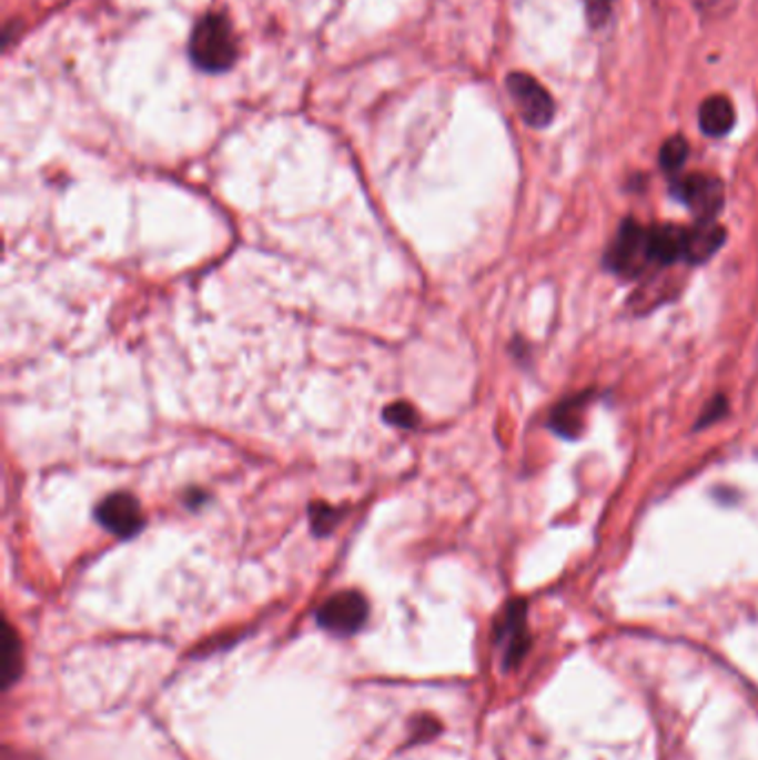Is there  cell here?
Wrapping results in <instances>:
<instances>
[{
	"mask_svg": "<svg viewBox=\"0 0 758 760\" xmlns=\"http://www.w3.org/2000/svg\"><path fill=\"white\" fill-rule=\"evenodd\" d=\"M507 92L527 125L547 128L554 121V99L536 79L514 72L507 77Z\"/></svg>",
	"mask_w": 758,
	"mask_h": 760,
	"instance_id": "3",
	"label": "cell"
},
{
	"mask_svg": "<svg viewBox=\"0 0 758 760\" xmlns=\"http://www.w3.org/2000/svg\"><path fill=\"white\" fill-rule=\"evenodd\" d=\"M725 243V230L714 221H696L685 227V261L703 263L711 259Z\"/></svg>",
	"mask_w": 758,
	"mask_h": 760,
	"instance_id": "8",
	"label": "cell"
},
{
	"mask_svg": "<svg viewBox=\"0 0 758 760\" xmlns=\"http://www.w3.org/2000/svg\"><path fill=\"white\" fill-rule=\"evenodd\" d=\"M97 520L119 538H132L145 525L141 503L125 492L108 496L97 509Z\"/></svg>",
	"mask_w": 758,
	"mask_h": 760,
	"instance_id": "6",
	"label": "cell"
},
{
	"mask_svg": "<svg viewBox=\"0 0 758 760\" xmlns=\"http://www.w3.org/2000/svg\"><path fill=\"white\" fill-rule=\"evenodd\" d=\"M651 252L654 261L660 265H674L676 261H685V227H651Z\"/></svg>",
	"mask_w": 758,
	"mask_h": 760,
	"instance_id": "10",
	"label": "cell"
},
{
	"mask_svg": "<svg viewBox=\"0 0 758 760\" xmlns=\"http://www.w3.org/2000/svg\"><path fill=\"white\" fill-rule=\"evenodd\" d=\"M190 57L203 72H225L236 63L239 45L230 21L223 14H205L190 39Z\"/></svg>",
	"mask_w": 758,
	"mask_h": 760,
	"instance_id": "1",
	"label": "cell"
},
{
	"mask_svg": "<svg viewBox=\"0 0 758 760\" xmlns=\"http://www.w3.org/2000/svg\"><path fill=\"white\" fill-rule=\"evenodd\" d=\"M607 263L620 276L643 274L651 263H656L651 252V230L636 221H625L607 252Z\"/></svg>",
	"mask_w": 758,
	"mask_h": 760,
	"instance_id": "2",
	"label": "cell"
},
{
	"mask_svg": "<svg viewBox=\"0 0 758 760\" xmlns=\"http://www.w3.org/2000/svg\"><path fill=\"white\" fill-rule=\"evenodd\" d=\"M687 154H689L687 141L683 136H674V139L665 141V145L660 148V156H658L660 168L665 172H678L685 165Z\"/></svg>",
	"mask_w": 758,
	"mask_h": 760,
	"instance_id": "13",
	"label": "cell"
},
{
	"mask_svg": "<svg viewBox=\"0 0 758 760\" xmlns=\"http://www.w3.org/2000/svg\"><path fill=\"white\" fill-rule=\"evenodd\" d=\"M385 418L398 427H414L416 425V412L407 403H396V405L387 407Z\"/></svg>",
	"mask_w": 758,
	"mask_h": 760,
	"instance_id": "15",
	"label": "cell"
},
{
	"mask_svg": "<svg viewBox=\"0 0 758 760\" xmlns=\"http://www.w3.org/2000/svg\"><path fill=\"white\" fill-rule=\"evenodd\" d=\"M671 192L691 210L698 221H714L725 201L722 183L707 174H689L678 179L674 181Z\"/></svg>",
	"mask_w": 758,
	"mask_h": 760,
	"instance_id": "5",
	"label": "cell"
},
{
	"mask_svg": "<svg viewBox=\"0 0 758 760\" xmlns=\"http://www.w3.org/2000/svg\"><path fill=\"white\" fill-rule=\"evenodd\" d=\"M612 6H614V0H585V8H587V14H589V21H592L594 26H600L603 21H607Z\"/></svg>",
	"mask_w": 758,
	"mask_h": 760,
	"instance_id": "17",
	"label": "cell"
},
{
	"mask_svg": "<svg viewBox=\"0 0 758 760\" xmlns=\"http://www.w3.org/2000/svg\"><path fill=\"white\" fill-rule=\"evenodd\" d=\"M336 520H338V511L327 505H316L312 509V525L316 534H327L336 525Z\"/></svg>",
	"mask_w": 758,
	"mask_h": 760,
	"instance_id": "16",
	"label": "cell"
},
{
	"mask_svg": "<svg viewBox=\"0 0 758 760\" xmlns=\"http://www.w3.org/2000/svg\"><path fill=\"white\" fill-rule=\"evenodd\" d=\"M498 642H503L505 667H514L523 660L529 649V634L525 622V605L521 600L512 602L498 627Z\"/></svg>",
	"mask_w": 758,
	"mask_h": 760,
	"instance_id": "7",
	"label": "cell"
},
{
	"mask_svg": "<svg viewBox=\"0 0 758 760\" xmlns=\"http://www.w3.org/2000/svg\"><path fill=\"white\" fill-rule=\"evenodd\" d=\"M734 121H736V112L729 99L709 97L703 101L700 112H698V123L707 136L711 139L725 136L734 128Z\"/></svg>",
	"mask_w": 758,
	"mask_h": 760,
	"instance_id": "9",
	"label": "cell"
},
{
	"mask_svg": "<svg viewBox=\"0 0 758 760\" xmlns=\"http://www.w3.org/2000/svg\"><path fill=\"white\" fill-rule=\"evenodd\" d=\"M370 616L367 598L358 591H341L319 609V625L332 634L350 636L358 631Z\"/></svg>",
	"mask_w": 758,
	"mask_h": 760,
	"instance_id": "4",
	"label": "cell"
},
{
	"mask_svg": "<svg viewBox=\"0 0 758 760\" xmlns=\"http://www.w3.org/2000/svg\"><path fill=\"white\" fill-rule=\"evenodd\" d=\"M722 412H725V398H722V396H718V398H716V401H714V403H711V405L705 409V414L700 416V423H698V427H700V425L705 427V425H709L711 420L720 418V416H722Z\"/></svg>",
	"mask_w": 758,
	"mask_h": 760,
	"instance_id": "18",
	"label": "cell"
},
{
	"mask_svg": "<svg viewBox=\"0 0 758 760\" xmlns=\"http://www.w3.org/2000/svg\"><path fill=\"white\" fill-rule=\"evenodd\" d=\"M738 6V0H694V8L705 19H725Z\"/></svg>",
	"mask_w": 758,
	"mask_h": 760,
	"instance_id": "14",
	"label": "cell"
},
{
	"mask_svg": "<svg viewBox=\"0 0 758 760\" xmlns=\"http://www.w3.org/2000/svg\"><path fill=\"white\" fill-rule=\"evenodd\" d=\"M585 405H587V398H572V401H565L560 403L554 414H552V429L563 436V438H576L580 436V429H583V420H585Z\"/></svg>",
	"mask_w": 758,
	"mask_h": 760,
	"instance_id": "11",
	"label": "cell"
},
{
	"mask_svg": "<svg viewBox=\"0 0 758 760\" xmlns=\"http://www.w3.org/2000/svg\"><path fill=\"white\" fill-rule=\"evenodd\" d=\"M3 676L6 687H10L21 676V640L12 625H6V638H3Z\"/></svg>",
	"mask_w": 758,
	"mask_h": 760,
	"instance_id": "12",
	"label": "cell"
}]
</instances>
